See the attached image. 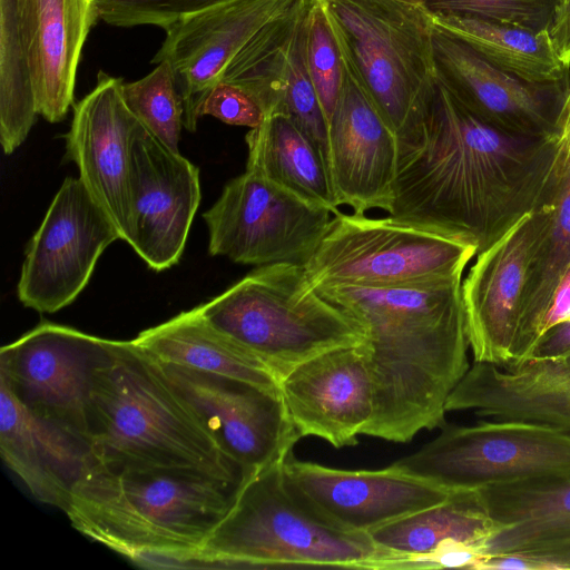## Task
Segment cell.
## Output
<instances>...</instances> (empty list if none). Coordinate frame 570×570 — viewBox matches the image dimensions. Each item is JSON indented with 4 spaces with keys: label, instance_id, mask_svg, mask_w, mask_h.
I'll use <instances>...</instances> for the list:
<instances>
[{
    "label": "cell",
    "instance_id": "cell-1",
    "mask_svg": "<svg viewBox=\"0 0 570 570\" xmlns=\"http://www.w3.org/2000/svg\"><path fill=\"white\" fill-rule=\"evenodd\" d=\"M558 144L482 118L438 76L424 122L399 145L389 216L464 236L479 253L532 210Z\"/></svg>",
    "mask_w": 570,
    "mask_h": 570
},
{
    "label": "cell",
    "instance_id": "cell-2",
    "mask_svg": "<svg viewBox=\"0 0 570 570\" xmlns=\"http://www.w3.org/2000/svg\"><path fill=\"white\" fill-rule=\"evenodd\" d=\"M316 291L367 333L374 411L363 434L407 443L442 428L446 399L470 367L462 276Z\"/></svg>",
    "mask_w": 570,
    "mask_h": 570
},
{
    "label": "cell",
    "instance_id": "cell-3",
    "mask_svg": "<svg viewBox=\"0 0 570 570\" xmlns=\"http://www.w3.org/2000/svg\"><path fill=\"white\" fill-rule=\"evenodd\" d=\"M240 483L187 470L95 465L75 487L71 525L147 568H181L229 512Z\"/></svg>",
    "mask_w": 570,
    "mask_h": 570
},
{
    "label": "cell",
    "instance_id": "cell-4",
    "mask_svg": "<svg viewBox=\"0 0 570 570\" xmlns=\"http://www.w3.org/2000/svg\"><path fill=\"white\" fill-rule=\"evenodd\" d=\"M89 442L97 465L109 470H187L244 480L132 340H112L108 361L96 371Z\"/></svg>",
    "mask_w": 570,
    "mask_h": 570
},
{
    "label": "cell",
    "instance_id": "cell-5",
    "mask_svg": "<svg viewBox=\"0 0 570 570\" xmlns=\"http://www.w3.org/2000/svg\"><path fill=\"white\" fill-rule=\"evenodd\" d=\"M284 461L243 480L229 512L186 568L381 569L386 552L368 533L338 529L309 510L289 489Z\"/></svg>",
    "mask_w": 570,
    "mask_h": 570
},
{
    "label": "cell",
    "instance_id": "cell-6",
    "mask_svg": "<svg viewBox=\"0 0 570 570\" xmlns=\"http://www.w3.org/2000/svg\"><path fill=\"white\" fill-rule=\"evenodd\" d=\"M196 308L278 382L307 360L367 340L357 320L312 287L302 264L258 266Z\"/></svg>",
    "mask_w": 570,
    "mask_h": 570
},
{
    "label": "cell",
    "instance_id": "cell-7",
    "mask_svg": "<svg viewBox=\"0 0 570 570\" xmlns=\"http://www.w3.org/2000/svg\"><path fill=\"white\" fill-rule=\"evenodd\" d=\"M317 1L399 145L411 140L428 116L439 76L426 10L413 0Z\"/></svg>",
    "mask_w": 570,
    "mask_h": 570
},
{
    "label": "cell",
    "instance_id": "cell-8",
    "mask_svg": "<svg viewBox=\"0 0 570 570\" xmlns=\"http://www.w3.org/2000/svg\"><path fill=\"white\" fill-rule=\"evenodd\" d=\"M476 254L461 235L340 210L303 267L314 289L387 286L462 276Z\"/></svg>",
    "mask_w": 570,
    "mask_h": 570
},
{
    "label": "cell",
    "instance_id": "cell-9",
    "mask_svg": "<svg viewBox=\"0 0 570 570\" xmlns=\"http://www.w3.org/2000/svg\"><path fill=\"white\" fill-rule=\"evenodd\" d=\"M448 490L570 473V432L520 420L442 426L416 452L393 463Z\"/></svg>",
    "mask_w": 570,
    "mask_h": 570
},
{
    "label": "cell",
    "instance_id": "cell-10",
    "mask_svg": "<svg viewBox=\"0 0 570 570\" xmlns=\"http://www.w3.org/2000/svg\"><path fill=\"white\" fill-rule=\"evenodd\" d=\"M332 213L292 194L253 170L229 180L203 214L208 252L245 265L304 264Z\"/></svg>",
    "mask_w": 570,
    "mask_h": 570
},
{
    "label": "cell",
    "instance_id": "cell-11",
    "mask_svg": "<svg viewBox=\"0 0 570 570\" xmlns=\"http://www.w3.org/2000/svg\"><path fill=\"white\" fill-rule=\"evenodd\" d=\"M112 340L42 322L0 351V383L29 411L89 441L96 371Z\"/></svg>",
    "mask_w": 570,
    "mask_h": 570
},
{
    "label": "cell",
    "instance_id": "cell-12",
    "mask_svg": "<svg viewBox=\"0 0 570 570\" xmlns=\"http://www.w3.org/2000/svg\"><path fill=\"white\" fill-rule=\"evenodd\" d=\"M155 362L222 452L240 469L244 479L284 461L293 452L301 436L289 419L279 390Z\"/></svg>",
    "mask_w": 570,
    "mask_h": 570
},
{
    "label": "cell",
    "instance_id": "cell-13",
    "mask_svg": "<svg viewBox=\"0 0 570 570\" xmlns=\"http://www.w3.org/2000/svg\"><path fill=\"white\" fill-rule=\"evenodd\" d=\"M120 234L80 178L67 177L26 249L18 298L55 313L83 291L104 250Z\"/></svg>",
    "mask_w": 570,
    "mask_h": 570
},
{
    "label": "cell",
    "instance_id": "cell-14",
    "mask_svg": "<svg viewBox=\"0 0 570 570\" xmlns=\"http://www.w3.org/2000/svg\"><path fill=\"white\" fill-rule=\"evenodd\" d=\"M330 27L342 70L338 97L328 121L327 164L335 202L355 214L374 208L390 213L399 140L372 99L342 36Z\"/></svg>",
    "mask_w": 570,
    "mask_h": 570
},
{
    "label": "cell",
    "instance_id": "cell-15",
    "mask_svg": "<svg viewBox=\"0 0 570 570\" xmlns=\"http://www.w3.org/2000/svg\"><path fill=\"white\" fill-rule=\"evenodd\" d=\"M292 492L316 515L350 532L368 533L444 501L451 493L394 464L381 470H342L297 460L283 464Z\"/></svg>",
    "mask_w": 570,
    "mask_h": 570
},
{
    "label": "cell",
    "instance_id": "cell-16",
    "mask_svg": "<svg viewBox=\"0 0 570 570\" xmlns=\"http://www.w3.org/2000/svg\"><path fill=\"white\" fill-rule=\"evenodd\" d=\"M299 1L223 0L164 29L165 40L151 62L170 65L183 99L185 128L196 129L204 100L247 42Z\"/></svg>",
    "mask_w": 570,
    "mask_h": 570
},
{
    "label": "cell",
    "instance_id": "cell-17",
    "mask_svg": "<svg viewBox=\"0 0 570 570\" xmlns=\"http://www.w3.org/2000/svg\"><path fill=\"white\" fill-rule=\"evenodd\" d=\"M199 169L142 125L132 149L127 243L154 271L177 264L200 203Z\"/></svg>",
    "mask_w": 570,
    "mask_h": 570
},
{
    "label": "cell",
    "instance_id": "cell-18",
    "mask_svg": "<svg viewBox=\"0 0 570 570\" xmlns=\"http://www.w3.org/2000/svg\"><path fill=\"white\" fill-rule=\"evenodd\" d=\"M122 88L121 78L99 71L94 89L73 106L65 140L66 160L77 165L79 178L127 242L132 149L141 124L128 108Z\"/></svg>",
    "mask_w": 570,
    "mask_h": 570
},
{
    "label": "cell",
    "instance_id": "cell-19",
    "mask_svg": "<svg viewBox=\"0 0 570 570\" xmlns=\"http://www.w3.org/2000/svg\"><path fill=\"white\" fill-rule=\"evenodd\" d=\"M493 531L484 557L509 570H570V473L476 489Z\"/></svg>",
    "mask_w": 570,
    "mask_h": 570
},
{
    "label": "cell",
    "instance_id": "cell-20",
    "mask_svg": "<svg viewBox=\"0 0 570 570\" xmlns=\"http://www.w3.org/2000/svg\"><path fill=\"white\" fill-rule=\"evenodd\" d=\"M433 47L440 78L472 111L513 131L558 136L570 77L557 82L529 81L434 27Z\"/></svg>",
    "mask_w": 570,
    "mask_h": 570
},
{
    "label": "cell",
    "instance_id": "cell-21",
    "mask_svg": "<svg viewBox=\"0 0 570 570\" xmlns=\"http://www.w3.org/2000/svg\"><path fill=\"white\" fill-rule=\"evenodd\" d=\"M279 391L301 438L316 436L337 449L356 445L374 411L365 343L303 362L281 379Z\"/></svg>",
    "mask_w": 570,
    "mask_h": 570
},
{
    "label": "cell",
    "instance_id": "cell-22",
    "mask_svg": "<svg viewBox=\"0 0 570 570\" xmlns=\"http://www.w3.org/2000/svg\"><path fill=\"white\" fill-rule=\"evenodd\" d=\"M532 238L529 212L475 255L473 265L462 281L466 331L474 362L501 367L515 362Z\"/></svg>",
    "mask_w": 570,
    "mask_h": 570
},
{
    "label": "cell",
    "instance_id": "cell-23",
    "mask_svg": "<svg viewBox=\"0 0 570 570\" xmlns=\"http://www.w3.org/2000/svg\"><path fill=\"white\" fill-rule=\"evenodd\" d=\"M0 453L37 500L62 511L97 464L88 440L32 413L2 383Z\"/></svg>",
    "mask_w": 570,
    "mask_h": 570
},
{
    "label": "cell",
    "instance_id": "cell-24",
    "mask_svg": "<svg viewBox=\"0 0 570 570\" xmlns=\"http://www.w3.org/2000/svg\"><path fill=\"white\" fill-rule=\"evenodd\" d=\"M20 19L37 111L61 121L73 101L86 38L100 19L95 0H20Z\"/></svg>",
    "mask_w": 570,
    "mask_h": 570
},
{
    "label": "cell",
    "instance_id": "cell-25",
    "mask_svg": "<svg viewBox=\"0 0 570 570\" xmlns=\"http://www.w3.org/2000/svg\"><path fill=\"white\" fill-rule=\"evenodd\" d=\"M558 139L553 165L531 210L533 238L513 364L524 361L541 336L554 292L570 269V129Z\"/></svg>",
    "mask_w": 570,
    "mask_h": 570
},
{
    "label": "cell",
    "instance_id": "cell-26",
    "mask_svg": "<svg viewBox=\"0 0 570 570\" xmlns=\"http://www.w3.org/2000/svg\"><path fill=\"white\" fill-rule=\"evenodd\" d=\"M448 411L547 424L570 432V374L530 361L501 367L474 362L450 393Z\"/></svg>",
    "mask_w": 570,
    "mask_h": 570
},
{
    "label": "cell",
    "instance_id": "cell-27",
    "mask_svg": "<svg viewBox=\"0 0 570 570\" xmlns=\"http://www.w3.org/2000/svg\"><path fill=\"white\" fill-rule=\"evenodd\" d=\"M132 342L160 363L279 390L278 380L261 361L212 326L196 307L140 332Z\"/></svg>",
    "mask_w": 570,
    "mask_h": 570
},
{
    "label": "cell",
    "instance_id": "cell-28",
    "mask_svg": "<svg viewBox=\"0 0 570 570\" xmlns=\"http://www.w3.org/2000/svg\"><path fill=\"white\" fill-rule=\"evenodd\" d=\"M247 170H253L299 198L326 208L336 205L325 157L315 142L286 115L264 117L245 136Z\"/></svg>",
    "mask_w": 570,
    "mask_h": 570
},
{
    "label": "cell",
    "instance_id": "cell-29",
    "mask_svg": "<svg viewBox=\"0 0 570 570\" xmlns=\"http://www.w3.org/2000/svg\"><path fill=\"white\" fill-rule=\"evenodd\" d=\"M493 531L476 489L452 490L442 502L368 532L377 548L391 554L384 569L395 570L407 558L433 552L448 542L484 547Z\"/></svg>",
    "mask_w": 570,
    "mask_h": 570
},
{
    "label": "cell",
    "instance_id": "cell-30",
    "mask_svg": "<svg viewBox=\"0 0 570 570\" xmlns=\"http://www.w3.org/2000/svg\"><path fill=\"white\" fill-rule=\"evenodd\" d=\"M426 13L434 28L465 42L488 61L515 76L533 82H557L570 77V67L558 58L548 31L428 10Z\"/></svg>",
    "mask_w": 570,
    "mask_h": 570
},
{
    "label": "cell",
    "instance_id": "cell-31",
    "mask_svg": "<svg viewBox=\"0 0 570 570\" xmlns=\"http://www.w3.org/2000/svg\"><path fill=\"white\" fill-rule=\"evenodd\" d=\"M37 115L20 0H0V141L6 155L26 140Z\"/></svg>",
    "mask_w": 570,
    "mask_h": 570
},
{
    "label": "cell",
    "instance_id": "cell-32",
    "mask_svg": "<svg viewBox=\"0 0 570 570\" xmlns=\"http://www.w3.org/2000/svg\"><path fill=\"white\" fill-rule=\"evenodd\" d=\"M124 99L140 124L174 153L184 127V105L170 65L163 61L144 78L124 82Z\"/></svg>",
    "mask_w": 570,
    "mask_h": 570
},
{
    "label": "cell",
    "instance_id": "cell-33",
    "mask_svg": "<svg viewBox=\"0 0 570 570\" xmlns=\"http://www.w3.org/2000/svg\"><path fill=\"white\" fill-rule=\"evenodd\" d=\"M306 23L307 13L295 35L287 57L281 114L288 116L315 142L327 163L328 124L308 72Z\"/></svg>",
    "mask_w": 570,
    "mask_h": 570
},
{
    "label": "cell",
    "instance_id": "cell-34",
    "mask_svg": "<svg viewBox=\"0 0 570 570\" xmlns=\"http://www.w3.org/2000/svg\"><path fill=\"white\" fill-rule=\"evenodd\" d=\"M431 13L472 17L548 31L561 0H415Z\"/></svg>",
    "mask_w": 570,
    "mask_h": 570
},
{
    "label": "cell",
    "instance_id": "cell-35",
    "mask_svg": "<svg viewBox=\"0 0 570 570\" xmlns=\"http://www.w3.org/2000/svg\"><path fill=\"white\" fill-rule=\"evenodd\" d=\"M306 60L327 124L341 87V60L337 43L317 0H311L306 23Z\"/></svg>",
    "mask_w": 570,
    "mask_h": 570
},
{
    "label": "cell",
    "instance_id": "cell-36",
    "mask_svg": "<svg viewBox=\"0 0 570 570\" xmlns=\"http://www.w3.org/2000/svg\"><path fill=\"white\" fill-rule=\"evenodd\" d=\"M100 19L116 27L155 24L165 29L179 18L223 0H95Z\"/></svg>",
    "mask_w": 570,
    "mask_h": 570
},
{
    "label": "cell",
    "instance_id": "cell-37",
    "mask_svg": "<svg viewBox=\"0 0 570 570\" xmlns=\"http://www.w3.org/2000/svg\"><path fill=\"white\" fill-rule=\"evenodd\" d=\"M199 115L213 116L233 126L255 128L264 120V112L257 102L244 90L219 81L204 100Z\"/></svg>",
    "mask_w": 570,
    "mask_h": 570
},
{
    "label": "cell",
    "instance_id": "cell-38",
    "mask_svg": "<svg viewBox=\"0 0 570 570\" xmlns=\"http://www.w3.org/2000/svg\"><path fill=\"white\" fill-rule=\"evenodd\" d=\"M570 353V321L561 322L546 331L533 345L525 360H554ZM524 360V361H525ZM523 362V361H522Z\"/></svg>",
    "mask_w": 570,
    "mask_h": 570
},
{
    "label": "cell",
    "instance_id": "cell-39",
    "mask_svg": "<svg viewBox=\"0 0 570 570\" xmlns=\"http://www.w3.org/2000/svg\"><path fill=\"white\" fill-rule=\"evenodd\" d=\"M548 35L558 58L570 67V0H561Z\"/></svg>",
    "mask_w": 570,
    "mask_h": 570
},
{
    "label": "cell",
    "instance_id": "cell-40",
    "mask_svg": "<svg viewBox=\"0 0 570 570\" xmlns=\"http://www.w3.org/2000/svg\"><path fill=\"white\" fill-rule=\"evenodd\" d=\"M570 320V269L558 285L544 316L542 334L550 327ZM541 334V335H542Z\"/></svg>",
    "mask_w": 570,
    "mask_h": 570
},
{
    "label": "cell",
    "instance_id": "cell-41",
    "mask_svg": "<svg viewBox=\"0 0 570 570\" xmlns=\"http://www.w3.org/2000/svg\"><path fill=\"white\" fill-rule=\"evenodd\" d=\"M530 361L533 364L538 365L539 367L560 374H570V353L567 355H563L561 357L554 358V360H547V361H535V360H525Z\"/></svg>",
    "mask_w": 570,
    "mask_h": 570
},
{
    "label": "cell",
    "instance_id": "cell-42",
    "mask_svg": "<svg viewBox=\"0 0 570 570\" xmlns=\"http://www.w3.org/2000/svg\"><path fill=\"white\" fill-rule=\"evenodd\" d=\"M569 129H570V88H569L562 111H561L559 120H558L557 131L559 135Z\"/></svg>",
    "mask_w": 570,
    "mask_h": 570
},
{
    "label": "cell",
    "instance_id": "cell-43",
    "mask_svg": "<svg viewBox=\"0 0 570 570\" xmlns=\"http://www.w3.org/2000/svg\"><path fill=\"white\" fill-rule=\"evenodd\" d=\"M413 1H415V0H413Z\"/></svg>",
    "mask_w": 570,
    "mask_h": 570
}]
</instances>
